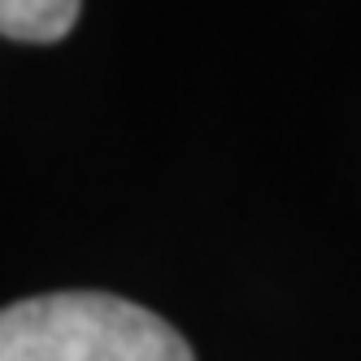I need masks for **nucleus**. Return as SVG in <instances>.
<instances>
[{
	"mask_svg": "<svg viewBox=\"0 0 361 361\" xmlns=\"http://www.w3.org/2000/svg\"><path fill=\"white\" fill-rule=\"evenodd\" d=\"M0 361H196L152 309L109 292H48L0 309Z\"/></svg>",
	"mask_w": 361,
	"mask_h": 361,
	"instance_id": "obj_1",
	"label": "nucleus"
},
{
	"mask_svg": "<svg viewBox=\"0 0 361 361\" xmlns=\"http://www.w3.org/2000/svg\"><path fill=\"white\" fill-rule=\"evenodd\" d=\"M83 0H0V35L18 44H57L74 31Z\"/></svg>",
	"mask_w": 361,
	"mask_h": 361,
	"instance_id": "obj_2",
	"label": "nucleus"
}]
</instances>
